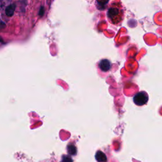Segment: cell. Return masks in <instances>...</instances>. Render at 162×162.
Segmentation results:
<instances>
[{
	"label": "cell",
	"instance_id": "6da1fadb",
	"mask_svg": "<svg viewBox=\"0 0 162 162\" xmlns=\"http://www.w3.org/2000/svg\"><path fill=\"white\" fill-rule=\"evenodd\" d=\"M107 15L108 19L113 24L119 23L123 19V11L119 5H115L110 8Z\"/></svg>",
	"mask_w": 162,
	"mask_h": 162
},
{
	"label": "cell",
	"instance_id": "7a4b0ae2",
	"mask_svg": "<svg viewBox=\"0 0 162 162\" xmlns=\"http://www.w3.org/2000/svg\"><path fill=\"white\" fill-rule=\"evenodd\" d=\"M148 96L147 93L144 91L137 93L133 98L134 103L137 106H143L146 104L148 101Z\"/></svg>",
	"mask_w": 162,
	"mask_h": 162
},
{
	"label": "cell",
	"instance_id": "3957f363",
	"mask_svg": "<svg viewBox=\"0 0 162 162\" xmlns=\"http://www.w3.org/2000/svg\"><path fill=\"white\" fill-rule=\"evenodd\" d=\"M111 67V64L110 61L107 59L102 60L100 62V69L105 72H106L110 70Z\"/></svg>",
	"mask_w": 162,
	"mask_h": 162
},
{
	"label": "cell",
	"instance_id": "277c9868",
	"mask_svg": "<svg viewBox=\"0 0 162 162\" xmlns=\"http://www.w3.org/2000/svg\"><path fill=\"white\" fill-rule=\"evenodd\" d=\"M95 158L98 162H106L107 157L106 155L101 151H98L96 153Z\"/></svg>",
	"mask_w": 162,
	"mask_h": 162
},
{
	"label": "cell",
	"instance_id": "5b68a950",
	"mask_svg": "<svg viewBox=\"0 0 162 162\" xmlns=\"http://www.w3.org/2000/svg\"><path fill=\"white\" fill-rule=\"evenodd\" d=\"M16 8V5L15 4H11L9 6H8L5 10V13L6 15L8 16V17H12L14 14L15 10Z\"/></svg>",
	"mask_w": 162,
	"mask_h": 162
},
{
	"label": "cell",
	"instance_id": "8992f818",
	"mask_svg": "<svg viewBox=\"0 0 162 162\" xmlns=\"http://www.w3.org/2000/svg\"><path fill=\"white\" fill-rule=\"evenodd\" d=\"M67 151L68 153L70 155H76L77 153V148L75 147V146L72 144H70L68 145L67 146Z\"/></svg>",
	"mask_w": 162,
	"mask_h": 162
},
{
	"label": "cell",
	"instance_id": "52a82bcc",
	"mask_svg": "<svg viewBox=\"0 0 162 162\" xmlns=\"http://www.w3.org/2000/svg\"><path fill=\"white\" fill-rule=\"evenodd\" d=\"M61 162H73V160L70 156L64 155L62 157Z\"/></svg>",
	"mask_w": 162,
	"mask_h": 162
},
{
	"label": "cell",
	"instance_id": "ba28073f",
	"mask_svg": "<svg viewBox=\"0 0 162 162\" xmlns=\"http://www.w3.org/2000/svg\"><path fill=\"white\" fill-rule=\"evenodd\" d=\"M44 14V8L43 7H41L40 8V10L39 12V15L40 16V17H43Z\"/></svg>",
	"mask_w": 162,
	"mask_h": 162
}]
</instances>
